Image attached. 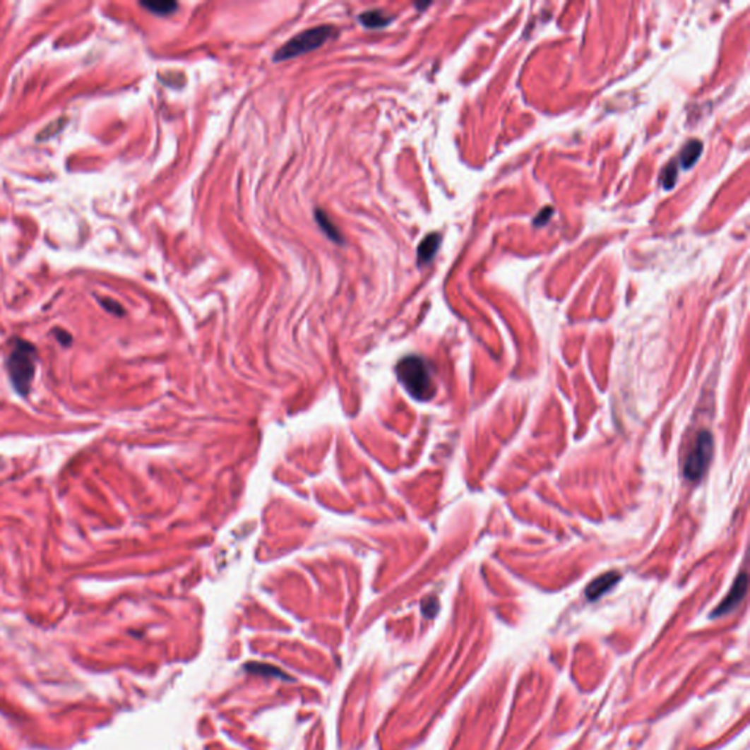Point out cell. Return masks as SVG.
Wrapping results in <instances>:
<instances>
[{
    "instance_id": "8fae6325",
    "label": "cell",
    "mask_w": 750,
    "mask_h": 750,
    "mask_svg": "<svg viewBox=\"0 0 750 750\" xmlns=\"http://www.w3.org/2000/svg\"><path fill=\"white\" fill-rule=\"evenodd\" d=\"M141 5L150 12L160 15V16H167L179 8V5H177L176 2H172V0H160V2H157V0L155 2H141Z\"/></svg>"
},
{
    "instance_id": "52a82bcc",
    "label": "cell",
    "mask_w": 750,
    "mask_h": 750,
    "mask_svg": "<svg viewBox=\"0 0 750 750\" xmlns=\"http://www.w3.org/2000/svg\"><path fill=\"white\" fill-rule=\"evenodd\" d=\"M358 21H359L365 28H369V30H379V28H384V27H387V25L393 21V16L387 15L384 11L372 9V11H365L364 13H361V15L358 16Z\"/></svg>"
},
{
    "instance_id": "7c38bea8",
    "label": "cell",
    "mask_w": 750,
    "mask_h": 750,
    "mask_svg": "<svg viewBox=\"0 0 750 750\" xmlns=\"http://www.w3.org/2000/svg\"><path fill=\"white\" fill-rule=\"evenodd\" d=\"M676 181H677V167H676V166H668V167H667V172L664 173L665 188H667V189L673 188V185L676 184Z\"/></svg>"
},
{
    "instance_id": "3957f363",
    "label": "cell",
    "mask_w": 750,
    "mask_h": 750,
    "mask_svg": "<svg viewBox=\"0 0 750 750\" xmlns=\"http://www.w3.org/2000/svg\"><path fill=\"white\" fill-rule=\"evenodd\" d=\"M335 30L333 25H321L296 34L274 53V62H283L287 61V59H293L296 56H302L312 50H317L330 40Z\"/></svg>"
},
{
    "instance_id": "9c48e42d",
    "label": "cell",
    "mask_w": 750,
    "mask_h": 750,
    "mask_svg": "<svg viewBox=\"0 0 750 750\" xmlns=\"http://www.w3.org/2000/svg\"><path fill=\"white\" fill-rule=\"evenodd\" d=\"M315 220H317L320 229L326 233V236H327V238H328L330 241H333V242H335V244H340V245L345 242V239H343V236H342L340 230L338 229V226H335V225L330 220V217L327 215L326 211H323V210H320V208H319L317 211H315Z\"/></svg>"
},
{
    "instance_id": "7a4b0ae2",
    "label": "cell",
    "mask_w": 750,
    "mask_h": 750,
    "mask_svg": "<svg viewBox=\"0 0 750 750\" xmlns=\"http://www.w3.org/2000/svg\"><path fill=\"white\" fill-rule=\"evenodd\" d=\"M35 347L25 340L16 339L8 355L6 365L15 390L23 396H27L30 393L31 383L35 375Z\"/></svg>"
},
{
    "instance_id": "8992f818",
    "label": "cell",
    "mask_w": 750,
    "mask_h": 750,
    "mask_svg": "<svg viewBox=\"0 0 750 750\" xmlns=\"http://www.w3.org/2000/svg\"><path fill=\"white\" fill-rule=\"evenodd\" d=\"M619 581H620V573H617V571H608V573H604L602 576L597 578L586 588L588 600L589 601L600 600L604 594H607L609 589H613L619 583Z\"/></svg>"
},
{
    "instance_id": "ba28073f",
    "label": "cell",
    "mask_w": 750,
    "mask_h": 750,
    "mask_svg": "<svg viewBox=\"0 0 750 750\" xmlns=\"http://www.w3.org/2000/svg\"><path fill=\"white\" fill-rule=\"evenodd\" d=\"M441 244V236L439 233H431L419 244L418 246V264L424 266L432 260V256L439 251Z\"/></svg>"
},
{
    "instance_id": "30bf717a",
    "label": "cell",
    "mask_w": 750,
    "mask_h": 750,
    "mask_svg": "<svg viewBox=\"0 0 750 750\" xmlns=\"http://www.w3.org/2000/svg\"><path fill=\"white\" fill-rule=\"evenodd\" d=\"M701 153H702V144L699 141H690L680 153L681 167L689 169L690 166H694L701 157Z\"/></svg>"
},
{
    "instance_id": "5b68a950",
    "label": "cell",
    "mask_w": 750,
    "mask_h": 750,
    "mask_svg": "<svg viewBox=\"0 0 750 750\" xmlns=\"http://www.w3.org/2000/svg\"><path fill=\"white\" fill-rule=\"evenodd\" d=\"M746 589H747V576L744 573H742L737 578V581L734 582L732 590L728 592V595L714 609L713 617H721V616L732 613L733 609H736L739 607V604L743 601L744 595H746Z\"/></svg>"
},
{
    "instance_id": "4fadbf2b",
    "label": "cell",
    "mask_w": 750,
    "mask_h": 750,
    "mask_svg": "<svg viewBox=\"0 0 750 750\" xmlns=\"http://www.w3.org/2000/svg\"><path fill=\"white\" fill-rule=\"evenodd\" d=\"M102 304H103V306H105V308H106L107 311H110V312H113V314H119V315H122V314H124V309H122V306H121L119 304H117V302H114V301L109 299V298L103 299V301H102Z\"/></svg>"
},
{
    "instance_id": "6da1fadb",
    "label": "cell",
    "mask_w": 750,
    "mask_h": 750,
    "mask_svg": "<svg viewBox=\"0 0 750 750\" xmlns=\"http://www.w3.org/2000/svg\"><path fill=\"white\" fill-rule=\"evenodd\" d=\"M398 377L413 399L427 402L436 394L428 364L419 357H406L396 367Z\"/></svg>"
},
{
    "instance_id": "277c9868",
    "label": "cell",
    "mask_w": 750,
    "mask_h": 750,
    "mask_svg": "<svg viewBox=\"0 0 750 750\" xmlns=\"http://www.w3.org/2000/svg\"><path fill=\"white\" fill-rule=\"evenodd\" d=\"M714 439L709 431H702L684 463V477L689 481H698L702 478L705 470L713 459Z\"/></svg>"
}]
</instances>
